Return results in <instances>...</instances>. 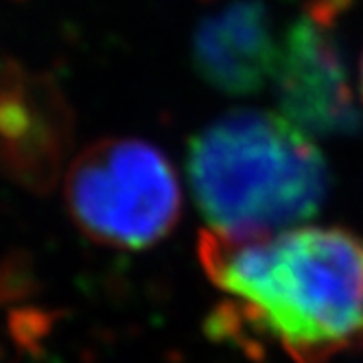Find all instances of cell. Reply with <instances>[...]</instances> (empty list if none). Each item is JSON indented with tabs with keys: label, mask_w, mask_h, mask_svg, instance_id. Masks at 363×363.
<instances>
[{
	"label": "cell",
	"mask_w": 363,
	"mask_h": 363,
	"mask_svg": "<svg viewBox=\"0 0 363 363\" xmlns=\"http://www.w3.org/2000/svg\"><path fill=\"white\" fill-rule=\"evenodd\" d=\"M199 261L235 320L296 363L363 348V239L298 225L232 239L203 230Z\"/></svg>",
	"instance_id": "obj_1"
},
{
	"label": "cell",
	"mask_w": 363,
	"mask_h": 363,
	"mask_svg": "<svg viewBox=\"0 0 363 363\" xmlns=\"http://www.w3.org/2000/svg\"><path fill=\"white\" fill-rule=\"evenodd\" d=\"M189 184L208 230L252 239L315 217L328 193V167L311 134L287 116L235 110L189 147Z\"/></svg>",
	"instance_id": "obj_2"
},
{
	"label": "cell",
	"mask_w": 363,
	"mask_h": 363,
	"mask_svg": "<svg viewBox=\"0 0 363 363\" xmlns=\"http://www.w3.org/2000/svg\"><path fill=\"white\" fill-rule=\"evenodd\" d=\"M64 195L84 235L116 250L155 245L182 215V186L171 160L138 138L86 147L68 167Z\"/></svg>",
	"instance_id": "obj_3"
},
{
	"label": "cell",
	"mask_w": 363,
	"mask_h": 363,
	"mask_svg": "<svg viewBox=\"0 0 363 363\" xmlns=\"http://www.w3.org/2000/svg\"><path fill=\"white\" fill-rule=\"evenodd\" d=\"M274 84L282 116L306 134H346L357 110L340 50L313 20H298L280 42Z\"/></svg>",
	"instance_id": "obj_4"
},
{
	"label": "cell",
	"mask_w": 363,
	"mask_h": 363,
	"mask_svg": "<svg viewBox=\"0 0 363 363\" xmlns=\"http://www.w3.org/2000/svg\"><path fill=\"white\" fill-rule=\"evenodd\" d=\"M280 42L258 0H232L206 16L193 38V62L201 79L232 96H250L274 82Z\"/></svg>",
	"instance_id": "obj_5"
},
{
	"label": "cell",
	"mask_w": 363,
	"mask_h": 363,
	"mask_svg": "<svg viewBox=\"0 0 363 363\" xmlns=\"http://www.w3.org/2000/svg\"><path fill=\"white\" fill-rule=\"evenodd\" d=\"M68 123L55 90L35 79L0 86V162L29 186H46L60 173Z\"/></svg>",
	"instance_id": "obj_6"
},
{
	"label": "cell",
	"mask_w": 363,
	"mask_h": 363,
	"mask_svg": "<svg viewBox=\"0 0 363 363\" xmlns=\"http://www.w3.org/2000/svg\"><path fill=\"white\" fill-rule=\"evenodd\" d=\"M359 92H361V101H363V55H361V64H359Z\"/></svg>",
	"instance_id": "obj_7"
}]
</instances>
